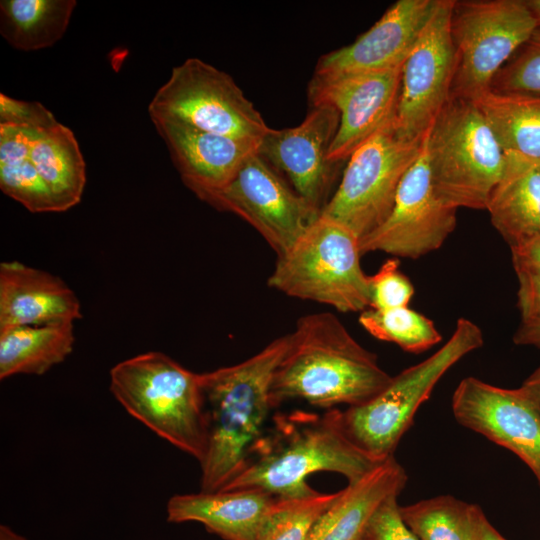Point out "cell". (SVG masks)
<instances>
[{
	"label": "cell",
	"mask_w": 540,
	"mask_h": 540,
	"mask_svg": "<svg viewBox=\"0 0 540 540\" xmlns=\"http://www.w3.org/2000/svg\"><path fill=\"white\" fill-rule=\"evenodd\" d=\"M271 385L273 408L302 400L325 409L356 406L381 392L392 376L330 312L300 317Z\"/></svg>",
	"instance_id": "cell-1"
},
{
	"label": "cell",
	"mask_w": 540,
	"mask_h": 540,
	"mask_svg": "<svg viewBox=\"0 0 540 540\" xmlns=\"http://www.w3.org/2000/svg\"><path fill=\"white\" fill-rule=\"evenodd\" d=\"M340 410L278 414L255 444L242 471L221 491L258 488L277 498L317 493L307 483L316 472L343 475L348 483L382 461L360 450L344 433ZM384 461V460H383Z\"/></svg>",
	"instance_id": "cell-2"
},
{
	"label": "cell",
	"mask_w": 540,
	"mask_h": 540,
	"mask_svg": "<svg viewBox=\"0 0 540 540\" xmlns=\"http://www.w3.org/2000/svg\"><path fill=\"white\" fill-rule=\"evenodd\" d=\"M287 345L284 335L238 364L200 373L209 435L200 491L223 490L244 468L266 430L272 380Z\"/></svg>",
	"instance_id": "cell-3"
},
{
	"label": "cell",
	"mask_w": 540,
	"mask_h": 540,
	"mask_svg": "<svg viewBox=\"0 0 540 540\" xmlns=\"http://www.w3.org/2000/svg\"><path fill=\"white\" fill-rule=\"evenodd\" d=\"M109 375L111 393L132 417L201 463L209 435L200 373L150 351L117 363Z\"/></svg>",
	"instance_id": "cell-4"
},
{
	"label": "cell",
	"mask_w": 540,
	"mask_h": 540,
	"mask_svg": "<svg viewBox=\"0 0 540 540\" xmlns=\"http://www.w3.org/2000/svg\"><path fill=\"white\" fill-rule=\"evenodd\" d=\"M425 151L433 190L442 202L486 210L506 154L474 101L449 99L425 136Z\"/></svg>",
	"instance_id": "cell-5"
},
{
	"label": "cell",
	"mask_w": 540,
	"mask_h": 540,
	"mask_svg": "<svg viewBox=\"0 0 540 540\" xmlns=\"http://www.w3.org/2000/svg\"><path fill=\"white\" fill-rule=\"evenodd\" d=\"M483 343L480 327L467 318H459L450 338L430 357L392 376L388 385L367 402L340 410L344 433L377 461L393 456L417 410L439 380Z\"/></svg>",
	"instance_id": "cell-6"
},
{
	"label": "cell",
	"mask_w": 540,
	"mask_h": 540,
	"mask_svg": "<svg viewBox=\"0 0 540 540\" xmlns=\"http://www.w3.org/2000/svg\"><path fill=\"white\" fill-rule=\"evenodd\" d=\"M361 255L360 239L350 229L320 215L285 253L277 256L268 286L340 312L361 313L370 304Z\"/></svg>",
	"instance_id": "cell-7"
},
{
	"label": "cell",
	"mask_w": 540,
	"mask_h": 540,
	"mask_svg": "<svg viewBox=\"0 0 540 540\" xmlns=\"http://www.w3.org/2000/svg\"><path fill=\"white\" fill-rule=\"evenodd\" d=\"M537 23L525 0H454L455 69L450 98L477 101Z\"/></svg>",
	"instance_id": "cell-8"
},
{
	"label": "cell",
	"mask_w": 540,
	"mask_h": 540,
	"mask_svg": "<svg viewBox=\"0 0 540 540\" xmlns=\"http://www.w3.org/2000/svg\"><path fill=\"white\" fill-rule=\"evenodd\" d=\"M423 145L424 139L408 140L399 134L394 120L389 122L349 157L320 215L344 225L360 240L369 235L389 216L401 181Z\"/></svg>",
	"instance_id": "cell-9"
},
{
	"label": "cell",
	"mask_w": 540,
	"mask_h": 540,
	"mask_svg": "<svg viewBox=\"0 0 540 540\" xmlns=\"http://www.w3.org/2000/svg\"><path fill=\"white\" fill-rule=\"evenodd\" d=\"M148 113L258 143L270 129L233 78L199 58H188L172 69L149 103Z\"/></svg>",
	"instance_id": "cell-10"
},
{
	"label": "cell",
	"mask_w": 540,
	"mask_h": 540,
	"mask_svg": "<svg viewBox=\"0 0 540 540\" xmlns=\"http://www.w3.org/2000/svg\"><path fill=\"white\" fill-rule=\"evenodd\" d=\"M254 227L277 256L285 253L320 216L257 152L221 189L200 198Z\"/></svg>",
	"instance_id": "cell-11"
},
{
	"label": "cell",
	"mask_w": 540,
	"mask_h": 540,
	"mask_svg": "<svg viewBox=\"0 0 540 540\" xmlns=\"http://www.w3.org/2000/svg\"><path fill=\"white\" fill-rule=\"evenodd\" d=\"M453 2L437 0L401 69L394 124L408 140H423L450 99L455 69L450 34Z\"/></svg>",
	"instance_id": "cell-12"
},
{
	"label": "cell",
	"mask_w": 540,
	"mask_h": 540,
	"mask_svg": "<svg viewBox=\"0 0 540 540\" xmlns=\"http://www.w3.org/2000/svg\"><path fill=\"white\" fill-rule=\"evenodd\" d=\"M457 210L435 194L425 151L407 171L387 219L360 240L361 254L384 252L418 259L438 250L453 233Z\"/></svg>",
	"instance_id": "cell-13"
},
{
	"label": "cell",
	"mask_w": 540,
	"mask_h": 540,
	"mask_svg": "<svg viewBox=\"0 0 540 540\" xmlns=\"http://www.w3.org/2000/svg\"><path fill=\"white\" fill-rule=\"evenodd\" d=\"M401 69L321 77L308 84L310 106L327 104L339 113V126L329 147L328 160L339 164L377 131L394 120Z\"/></svg>",
	"instance_id": "cell-14"
},
{
	"label": "cell",
	"mask_w": 540,
	"mask_h": 540,
	"mask_svg": "<svg viewBox=\"0 0 540 540\" xmlns=\"http://www.w3.org/2000/svg\"><path fill=\"white\" fill-rule=\"evenodd\" d=\"M452 412L460 425L514 453L540 485V412L521 387L466 377L453 393Z\"/></svg>",
	"instance_id": "cell-15"
},
{
	"label": "cell",
	"mask_w": 540,
	"mask_h": 540,
	"mask_svg": "<svg viewBox=\"0 0 540 540\" xmlns=\"http://www.w3.org/2000/svg\"><path fill=\"white\" fill-rule=\"evenodd\" d=\"M339 119L338 111L330 105L311 106L299 125L270 128L258 144L257 153L271 167L284 172L295 192L320 213L338 165L328 160V151Z\"/></svg>",
	"instance_id": "cell-16"
},
{
	"label": "cell",
	"mask_w": 540,
	"mask_h": 540,
	"mask_svg": "<svg viewBox=\"0 0 540 540\" xmlns=\"http://www.w3.org/2000/svg\"><path fill=\"white\" fill-rule=\"evenodd\" d=\"M437 0H398L354 42L323 54L314 75L338 77L402 68Z\"/></svg>",
	"instance_id": "cell-17"
},
{
	"label": "cell",
	"mask_w": 540,
	"mask_h": 540,
	"mask_svg": "<svg viewBox=\"0 0 540 540\" xmlns=\"http://www.w3.org/2000/svg\"><path fill=\"white\" fill-rule=\"evenodd\" d=\"M150 118L183 183L199 199L224 187L258 149V142L206 132L170 117Z\"/></svg>",
	"instance_id": "cell-18"
},
{
	"label": "cell",
	"mask_w": 540,
	"mask_h": 540,
	"mask_svg": "<svg viewBox=\"0 0 540 540\" xmlns=\"http://www.w3.org/2000/svg\"><path fill=\"white\" fill-rule=\"evenodd\" d=\"M80 302L58 276L18 261L0 264V329L74 323Z\"/></svg>",
	"instance_id": "cell-19"
},
{
	"label": "cell",
	"mask_w": 540,
	"mask_h": 540,
	"mask_svg": "<svg viewBox=\"0 0 540 540\" xmlns=\"http://www.w3.org/2000/svg\"><path fill=\"white\" fill-rule=\"evenodd\" d=\"M277 497L258 488L173 495L167 521L198 522L224 540H257Z\"/></svg>",
	"instance_id": "cell-20"
},
{
	"label": "cell",
	"mask_w": 540,
	"mask_h": 540,
	"mask_svg": "<svg viewBox=\"0 0 540 540\" xmlns=\"http://www.w3.org/2000/svg\"><path fill=\"white\" fill-rule=\"evenodd\" d=\"M408 477L391 456L339 491L314 524L307 540H363L367 525L389 497L400 495Z\"/></svg>",
	"instance_id": "cell-21"
},
{
	"label": "cell",
	"mask_w": 540,
	"mask_h": 540,
	"mask_svg": "<svg viewBox=\"0 0 540 540\" xmlns=\"http://www.w3.org/2000/svg\"><path fill=\"white\" fill-rule=\"evenodd\" d=\"M502 178L486 210L509 247L540 237V161L505 152Z\"/></svg>",
	"instance_id": "cell-22"
},
{
	"label": "cell",
	"mask_w": 540,
	"mask_h": 540,
	"mask_svg": "<svg viewBox=\"0 0 540 540\" xmlns=\"http://www.w3.org/2000/svg\"><path fill=\"white\" fill-rule=\"evenodd\" d=\"M26 130L31 160L48 187L57 212L74 207L86 184V165L74 133L59 122Z\"/></svg>",
	"instance_id": "cell-23"
},
{
	"label": "cell",
	"mask_w": 540,
	"mask_h": 540,
	"mask_svg": "<svg viewBox=\"0 0 540 540\" xmlns=\"http://www.w3.org/2000/svg\"><path fill=\"white\" fill-rule=\"evenodd\" d=\"M74 342L73 323L0 329V379L43 375L71 354Z\"/></svg>",
	"instance_id": "cell-24"
},
{
	"label": "cell",
	"mask_w": 540,
	"mask_h": 540,
	"mask_svg": "<svg viewBox=\"0 0 540 540\" xmlns=\"http://www.w3.org/2000/svg\"><path fill=\"white\" fill-rule=\"evenodd\" d=\"M75 0H2L0 33L15 49L50 47L66 32Z\"/></svg>",
	"instance_id": "cell-25"
},
{
	"label": "cell",
	"mask_w": 540,
	"mask_h": 540,
	"mask_svg": "<svg viewBox=\"0 0 540 540\" xmlns=\"http://www.w3.org/2000/svg\"><path fill=\"white\" fill-rule=\"evenodd\" d=\"M475 103L504 152L540 161V97L489 91Z\"/></svg>",
	"instance_id": "cell-26"
},
{
	"label": "cell",
	"mask_w": 540,
	"mask_h": 540,
	"mask_svg": "<svg viewBox=\"0 0 540 540\" xmlns=\"http://www.w3.org/2000/svg\"><path fill=\"white\" fill-rule=\"evenodd\" d=\"M0 188L32 213L57 212L31 160L29 134L24 128L0 124Z\"/></svg>",
	"instance_id": "cell-27"
},
{
	"label": "cell",
	"mask_w": 540,
	"mask_h": 540,
	"mask_svg": "<svg viewBox=\"0 0 540 540\" xmlns=\"http://www.w3.org/2000/svg\"><path fill=\"white\" fill-rule=\"evenodd\" d=\"M479 510L450 495L400 506L404 522L419 540H476Z\"/></svg>",
	"instance_id": "cell-28"
},
{
	"label": "cell",
	"mask_w": 540,
	"mask_h": 540,
	"mask_svg": "<svg viewBox=\"0 0 540 540\" xmlns=\"http://www.w3.org/2000/svg\"><path fill=\"white\" fill-rule=\"evenodd\" d=\"M359 323L373 337L394 343L409 353H422L442 340L434 322L409 306L367 308L360 313Z\"/></svg>",
	"instance_id": "cell-29"
},
{
	"label": "cell",
	"mask_w": 540,
	"mask_h": 540,
	"mask_svg": "<svg viewBox=\"0 0 540 540\" xmlns=\"http://www.w3.org/2000/svg\"><path fill=\"white\" fill-rule=\"evenodd\" d=\"M339 495L320 493L295 498H276L257 540H307L318 518Z\"/></svg>",
	"instance_id": "cell-30"
},
{
	"label": "cell",
	"mask_w": 540,
	"mask_h": 540,
	"mask_svg": "<svg viewBox=\"0 0 540 540\" xmlns=\"http://www.w3.org/2000/svg\"><path fill=\"white\" fill-rule=\"evenodd\" d=\"M490 91L540 97V26L497 72Z\"/></svg>",
	"instance_id": "cell-31"
},
{
	"label": "cell",
	"mask_w": 540,
	"mask_h": 540,
	"mask_svg": "<svg viewBox=\"0 0 540 540\" xmlns=\"http://www.w3.org/2000/svg\"><path fill=\"white\" fill-rule=\"evenodd\" d=\"M399 265L398 260L389 259L376 273L368 276L369 308L382 310L409 305L414 287Z\"/></svg>",
	"instance_id": "cell-32"
},
{
	"label": "cell",
	"mask_w": 540,
	"mask_h": 540,
	"mask_svg": "<svg viewBox=\"0 0 540 540\" xmlns=\"http://www.w3.org/2000/svg\"><path fill=\"white\" fill-rule=\"evenodd\" d=\"M398 496L389 497L375 511L363 540H419L402 518Z\"/></svg>",
	"instance_id": "cell-33"
},
{
	"label": "cell",
	"mask_w": 540,
	"mask_h": 540,
	"mask_svg": "<svg viewBox=\"0 0 540 540\" xmlns=\"http://www.w3.org/2000/svg\"><path fill=\"white\" fill-rule=\"evenodd\" d=\"M58 123L51 111L40 102L22 101L0 94V124L24 129L50 127Z\"/></svg>",
	"instance_id": "cell-34"
},
{
	"label": "cell",
	"mask_w": 540,
	"mask_h": 540,
	"mask_svg": "<svg viewBox=\"0 0 540 540\" xmlns=\"http://www.w3.org/2000/svg\"><path fill=\"white\" fill-rule=\"evenodd\" d=\"M517 308L521 320L540 317V275H517Z\"/></svg>",
	"instance_id": "cell-35"
},
{
	"label": "cell",
	"mask_w": 540,
	"mask_h": 540,
	"mask_svg": "<svg viewBox=\"0 0 540 540\" xmlns=\"http://www.w3.org/2000/svg\"><path fill=\"white\" fill-rule=\"evenodd\" d=\"M516 275H540V237L510 247Z\"/></svg>",
	"instance_id": "cell-36"
},
{
	"label": "cell",
	"mask_w": 540,
	"mask_h": 540,
	"mask_svg": "<svg viewBox=\"0 0 540 540\" xmlns=\"http://www.w3.org/2000/svg\"><path fill=\"white\" fill-rule=\"evenodd\" d=\"M512 339L516 345L532 346L540 350V317L521 320Z\"/></svg>",
	"instance_id": "cell-37"
},
{
	"label": "cell",
	"mask_w": 540,
	"mask_h": 540,
	"mask_svg": "<svg viewBox=\"0 0 540 540\" xmlns=\"http://www.w3.org/2000/svg\"><path fill=\"white\" fill-rule=\"evenodd\" d=\"M476 540H507L489 522L481 508L477 517Z\"/></svg>",
	"instance_id": "cell-38"
},
{
	"label": "cell",
	"mask_w": 540,
	"mask_h": 540,
	"mask_svg": "<svg viewBox=\"0 0 540 540\" xmlns=\"http://www.w3.org/2000/svg\"><path fill=\"white\" fill-rule=\"evenodd\" d=\"M520 387L540 412V365L524 380Z\"/></svg>",
	"instance_id": "cell-39"
},
{
	"label": "cell",
	"mask_w": 540,
	"mask_h": 540,
	"mask_svg": "<svg viewBox=\"0 0 540 540\" xmlns=\"http://www.w3.org/2000/svg\"><path fill=\"white\" fill-rule=\"evenodd\" d=\"M0 540H28L7 525L0 526Z\"/></svg>",
	"instance_id": "cell-40"
},
{
	"label": "cell",
	"mask_w": 540,
	"mask_h": 540,
	"mask_svg": "<svg viewBox=\"0 0 540 540\" xmlns=\"http://www.w3.org/2000/svg\"><path fill=\"white\" fill-rule=\"evenodd\" d=\"M529 10L531 11L536 23L540 26V0H525Z\"/></svg>",
	"instance_id": "cell-41"
}]
</instances>
